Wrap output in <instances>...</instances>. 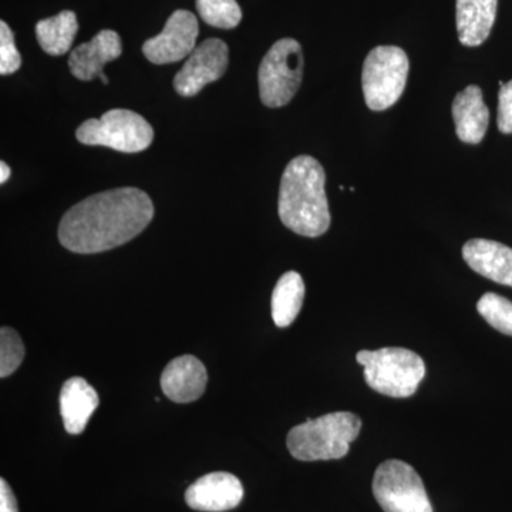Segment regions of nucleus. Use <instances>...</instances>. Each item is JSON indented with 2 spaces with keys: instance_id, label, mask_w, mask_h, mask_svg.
<instances>
[{
  "instance_id": "1",
  "label": "nucleus",
  "mask_w": 512,
  "mask_h": 512,
  "mask_svg": "<svg viewBox=\"0 0 512 512\" xmlns=\"http://www.w3.org/2000/svg\"><path fill=\"white\" fill-rule=\"evenodd\" d=\"M153 217V201L138 188L100 192L64 214L59 241L74 254H99L136 238Z\"/></svg>"
},
{
  "instance_id": "2",
  "label": "nucleus",
  "mask_w": 512,
  "mask_h": 512,
  "mask_svg": "<svg viewBox=\"0 0 512 512\" xmlns=\"http://www.w3.org/2000/svg\"><path fill=\"white\" fill-rule=\"evenodd\" d=\"M326 174L318 160L293 158L286 165L279 188V218L286 228L302 237L316 238L330 227Z\"/></svg>"
},
{
  "instance_id": "3",
  "label": "nucleus",
  "mask_w": 512,
  "mask_h": 512,
  "mask_svg": "<svg viewBox=\"0 0 512 512\" xmlns=\"http://www.w3.org/2000/svg\"><path fill=\"white\" fill-rule=\"evenodd\" d=\"M362 430L356 414L336 412L306 420L289 431L286 446L301 461L339 460L349 453L350 443Z\"/></svg>"
},
{
  "instance_id": "4",
  "label": "nucleus",
  "mask_w": 512,
  "mask_h": 512,
  "mask_svg": "<svg viewBox=\"0 0 512 512\" xmlns=\"http://www.w3.org/2000/svg\"><path fill=\"white\" fill-rule=\"evenodd\" d=\"M357 362L365 367L367 386L384 396L406 399L417 392V387L426 376L423 359L412 350L383 348L362 350L357 353Z\"/></svg>"
},
{
  "instance_id": "5",
  "label": "nucleus",
  "mask_w": 512,
  "mask_h": 512,
  "mask_svg": "<svg viewBox=\"0 0 512 512\" xmlns=\"http://www.w3.org/2000/svg\"><path fill=\"white\" fill-rule=\"evenodd\" d=\"M77 140L86 146H103L121 153H140L154 140L153 127L131 110L107 111L100 119L84 121L77 128Z\"/></svg>"
},
{
  "instance_id": "6",
  "label": "nucleus",
  "mask_w": 512,
  "mask_h": 512,
  "mask_svg": "<svg viewBox=\"0 0 512 512\" xmlns=\"http://www.w3.org/2000/svg\"><path fill=\"white\" fill-rule=\"evenodd\" d=\"M409 66V57L397 46L375 47L367 55L362 86L370 110H387L399 101L406 87Z\"/></svg>"
},
{
  "instance_id": "7",
  "label": "nucleus",
  "mask_w": 512,
  "mask_h": 512,
  "mask_svg": "<svg viewBox=\"0 0 512 512\" xmlns=\"http://www.w3.org/2000/svg\"><path fill=\"white\" fill-rule=\"evenodd\" d=\"M303 77L302 47L295 39H281L259 66V96L266 107L286 106L298 93Z\"/></svg>"
},
{
  "instance_id": "8",
  "label": "nucleus",
  "mask_w": 512,
  "mask_h": 512,
  "mask_svg": "<svg viewBox=\"0 0 512 512\" xmlns=\"http://www.w3.org/2000/svg\"><path fill=\"white\" fill-rule=\"evenodd\" d=\"M373 494L384 512H433L423 481L404 461L387 460L377 467Z\"/></svg>"
},
{
  "instance_id": "9",
  "label": "nucleus",
  "mask_w": 512,
  "mask_h": 512,
  "mask_svg": "<svg viewBox=\"0 0 512 512\" xmlns=\"http://www.w3.org/2000/svg\"><path fill=\"white\" fill-rule=\"evenodd\" d=\"M229 50L220 39H208L188 57L183 69L174 79L177 93L192 97L201 92L207 84L217 82L227 72Z\"/></svg>"
},
{
  "instance_id": "10",
  "label": "nucleus",
  "mask_w": 512,
  "mask_h": 512,
  "mask_svg": "<svg viewBox=\"0 0 512 512\" xmlns=\"http://www.w3.org/2000/svg\"><path fill=\"white\" fill-rule=\"evenodd\" d=\"M198 35L200 26L194 13L175 10L165 23L163 32L144 43V56L154 64L180 62L194 52Z\"/></svg>"
},
{
  "instance_id": "11",
  "label": "nucleus",
  "mask_w": 512,
  "mask_h": 512,
  "mask_svg": "<svg viewBox=\"0 0 512 512\" xmlns=\"http://www.w3.org/2000/svg\"><path fill=\"white\" fill-rule=\"evenodd\" d=\"M244 498V487L234 474L217 471L198 478L185 491L188 507L202 512L234 510Z\"/></svg>"
},
{
  "instance_id": "12",
  "label": "nucleus",
  "mask_w": 512,
  "mask_h": 512,
  "mask_svg": "<svg viewBox=\"0 0 512 512\" xmlns=\"http://www.w3.org/2000/svg\"><path fill=\"white\" fill-rule=\"evenodd\" d=\"M208 373L201 360L184 355L171 360L161 375V389L175 403H191L207 389Z\"/></svg>"
},
{
  "instance_id": "13",
  "label": "nucleus",
  "mask_w": 512,
  "mask_h": 512,
  "mask_svg": "<svg viewBox=\"0 0 512 512\" xmlns=\"http://www.w3.org/2000/svg\"><path fill=\"white\" fill-rule=\"evenodd\" d=\"M123 52L120 36L114 30H101L89 43L77 46L69 57L70 72L82 82L103 74L104 66L119 59Z\"/></svg>"
},
{
  "instance_id": "14",
  "label": "nucleus",
  "mask_w": 512,
  "mask_h": 512,
  "mask_svg": "<svg viewBox=\"0 0 512 512\" xmlns=\"http://www.w3.org/2000/svg\"><path fill=\"white\" fill-rule=\"evenodd\" d=\"M463 258L477 274L512 288V248L490 239H471L463 247Z\"/></svg>"
},
{
  "instance_id": "15",
  "label": "nucleus",
  "mask_w": 512,
  "mask_h": 512,
  "mask_svg": "<svg viewBox=\"0 0 512 512\" xmlns=\"http://www.w3.org/2000/svg\"><path fill=\"white\" fill-rule=\"evenodd\" d=\"M99 394L83 377H72L60 392V414L69 434H82L99 407Z\"/></svg>"
},
{
  "instance_id": "16",
  "label": "nucleus",
  "mask_w": 512,
  "mask_h": 512,
  "mask_svg": "<svg viewBox=\"0 0 512 512\" xmlns=\"http://www.w3.org/2000/svg\"><path fill=\"white\" fill-rule=\"evenodd\" d=\"M453 119L457 137L463 143L480 144L487 133L490 111L478 86H468L453 101Z\"/></svg>"
},
{
  "instance_id": "17",
  "label": "nucleus",
  "mask_w": 512,
  "mask_h": 512,
  "mask_svg": "<svg viewBox=\"0 0 512 512\" xmlns=\"http://www.w3.org/2000/svg\"><path fill=\"white\" fill-rule=\"evenodd\" d=\"M498 0H457L458 39L464 46L483 45L493 30Z\"/></svg>"
},
{
  "instance_id": "18",
  "label": "nucleus",
  "mask_w": 512,
  "mask_h": 512,
  "mask_svg": "<svg viewBox=\"0 0 512 512\" xmlns=\"http://www.w3.org/2000/svg\"><path fill=\"white\" fill-rule=\"evenodd\" d=\"M305 299V284L302 276L295 271L281 276L272 292V319L278 328H288L301 312Z\"/></svg>"
},
{
  "instance_id": "19",
  "label": "nucleus",
  "mask_w": 512,
  "mask_h": 512,
  "mask_svg": "<svg viewBox=\"0 0 512 512\" xmlns=\"http://www.w3.org/2000/svg\"><path fill=\"white\" fill-rule=\"evenodd\" d=\"M79 30L76 13L63 10L53 18L40 20L36 25L37 42L50 56L66 55Z\"/></svg>"
},
{
  "instance_id": "20",
  "label": "nucleus",
  "mask_w": 512,
  "mask_h": 512,
  "mask_svg": "<svg viewBox=\"0 0 512 512\" xmlns=\"http://www.w3.org/2000/svg\"><path fill=\"white\" fill-rule=\"evenodd\" d=\"M201 19L218 29L237 28L242 19V10L237 0H197Z\"/></svg>"
},
{
  "instance_id": "21",
  "label": "nucleus",
  "mask_w": 512,
  "mask_h": 512,
  "mask_svg": "<svg viewBox=\"0 0 512 512\" xmlns=\"http://www.w3.org/2000/svg\"><path fill=\"white\" fill-rule=\"evenodd\" d=\"M477 311L494 329L512 336V302L497 293H485L477 303Z\"/></svg>"
},
{
  "instance_id": "22",
  "label": "nucleus",
  "mask_w": 512,
  "mask_h": 512,
  "mask_svg": "<svg viewBox=\"0 0 512 512\" xmlns=\"http://www.w3.org/2000/svg\"><path fill=\"white\" fill-rule=\"evenodd\" d=\"M23 340L16 330L3 326L0 329V377L6 379L19 369L25 359Z\"/></svg>"
},
{
  "instance_id": "23",
  "label": "nucleus",
  "mask_w": 512,
  "mask_h": 512,
  "mask_svg": "<svg viewBox=\"0 0 512 512\" xmlns=\"http://www.w3.org/2000/svg\"><path fill=\"white\" fill-rule=\"evenodd\" d=\"M22 57L15 45V37L6 22H0V74L8 76L18 72Z\"/></svg>"
},
{
  "instance_id": "24",
  "label": "nucleus",
  "mask_w": 512,
  "mask_h": 512,
  "mask_svg": "<svg viewBox=\"0 0 512 512\" xmlns=\"http://www.w3.org/2000/svg\"><path fill=\"white\" fill-rule=\"evenodd\" d=\"M498 130L512 134V80L501 86L498 93Z\"/></svg>"
},
{
  "instance_id": "25",
  "label": "nucleus",
  "mask_w": 512,
  "mask_h": 512,
  "mask_svg": "<svg viewBox=\"0 0 512 512\" xmlns=\"http://www.w3.org/2000/svg\"><path fill=\"white\" fill-rule=\"evenodd\" d=\"M0 512H19L18 501L5 478L0 480Z\"/></svg>"
},
{
  "instance_id": "26",
  "label": "nucleus",
  "mask_w": 512,
  "mask_h": 512,
  "mask_svg": "<svg viewBox=\"0 0 512 512\" xmlns=\"http://www.w3.org/2000/svg\"><path fill=\"white\" fill-rule=\"evenodd\" d=\"M10 177V167L5 161L0 163V184H5L6 181L9 180Z\"/></svg>"
},
{
  "instance_id": "27",
  "label": "nucleus",
  "mask_w": 512,
  "mask_h": 512,
  "mask_svg": "<svg viewBox=\"0 0 512 512\" xmlns=\"http://www.w3.org/2000/svg\"><path fill=\"white\" fill-rule=\"evenodd\" d=\"M99 79L101 80V82H103V84H109V79H107L106 74H101Z\"/></svg>"
}]
</instances>
